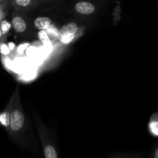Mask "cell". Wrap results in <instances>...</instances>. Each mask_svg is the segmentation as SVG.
<instances>
[{
  "mask_svg": "<svg viewBox=\"0 0 158 158\" xmlns=\"http://www.w3.org/2000/svg\"><path fill=\"white\" fill-rule=\"evenodd\" d=\"M7 106L9 110L10 117L9 131L12 134H17L23 129L25 124V116L20 103L18 87L12 94Z\"/></svg>",
  "mask_w": 158,
  "mask_h": 158,
  "instance_id": "6da1fadb",
  "label": "cell"
},
{
  "mask_svg": "<svg viewBox=\"0 0 158 158\" xmlns=\"http://www.w3.org/2000/svg\"><path fill=\"white\" fill-rule=\"evenodd\" d=\"M80 34V28L76 23H69L62 26L59 32L60 40L63 44L68 45L77 38Z\"/></svg>",
  "mask_w": 158,
  "mask_h": 158,
  "instance_id": "7a4b0ae2",
  "label": "cell"
},
{
  "mask_svg": "<svg viewBox=\"0 0 158 158\" xmlns=\"http://www.w3.org/2000/svg\"><path fill=\"white\" fill-rule=\"evenodd\" d=\"M15 10L19 12H27L40 4V0H10Z\"/></svg>",
  "mask_w": 158,
  "mask_h": 158,
  "instance_id": "3957f363",
  "label": "cell"
},
{
  "mask_svg": "<svg viewBox=\"0 0 158 158\" xmlns=\"http://www.w3.org/2000/svg\"><path fill=\"white\" fill-rule=\"evenodd\" d=\"M74 10L81 15H88L95 11V6L93 3L89 2L80 1L74 5Z\"/></svg>",
  "mask_w": 158,
  "mask_h": 158,
  "instance_id": "277c9868",
  "label": "cell"
},
{
  "mask_svg": "<svg viewBox=\"0 0 158 158\" xmlns=\"http://www.w3.org/2000/svg\"><path fill=\"white\" fill-rule=\"evenodd\" d=\"M12 29L16 32L17 33H23L27 29L26 20L23 16L19 14H14L12 15V21H11Z\"/></svg>",
  "mask_w": 158,
  "mask_h": 158,
  "instance_id": "5b68a950",
  "label": "cell"
},
{
  "mask_svg": "<svg viewBox=\"0 0 158 158\" xmlns=\"http://www.w3.org/2000/svg\"><path fill=\"white\" fill-rule=\"evenodd\" d=\"M51 19L46 16H39L33 21V25L36 29L39 30H46L51 25Z\"/></svg>",
  "mask_w": 158,
  "mask_h": 158,
  "instance_id": "8992f818",
  "label": "cell"
},
{
  "mask_svg": "<svg viewBox=\"0 0 158 158\" xmlns=\"http://www.w3.org/2000/svg\"><path fill=\"white\" fill-rule=\"evenodd\" d=\"M148 128L152 135L154 137H158V112L153 114L150 117Z\"/></svg>",
  "mask_w": 158,
  "mask_h": 158,
  "instance_id": "52a82bcc",
  "label": "cell"
},
{
  "mask_svg": "<svg viewBox=\"0 0 158 158\" xmlns=\"http://www.w3.org/2000/svg\"><path fill=\"white\" fill-rule=\"evenodd\" d=\"M0 123L9 131L10 125V117H9V110L8 106L2 113L0 114Z\"/></svg>",
  "mask_w": 158,
  "mask_h": 158,
  "instance_id": "ba28073f",
  "label": "cell"
},
{
  "mask_svg": "<svg viewBox=\"0 0 158 158\" xmlns=\"http://www.w3.org/2000/svg\"><path fill=\"white\" fill-rule=\"evenodd\" d=\"M38 37H39V40H40V42H41V43L46 46V47L51 49V47H52V43H51L50 40L49 38V35H48L47 32H46V30L39 31Z\"/></svg>",
  "mask_w": 158,
  "mask_h": 158,
  "instance_id": "9c48e42d",
  "label": "cell"
},
{
  "mask_svg": "<svg viewBox=\"0 0 158 158\" xmlns=\"http://www.w3.org/2000/svg\"><path fill=\"white\" fill-rule=\"evenodd\" d=\"M43 154L46 158H57V152L55 148L50 144H47L43 148Z\"/></svg>",
  "mask_w": 158,
  "mask_h": 158,
  "instance_id": "30bf717a",
  "label": "cell"
},
{
  "mask_svg": "<svg viewBox=\"0 0 158 158\" xmlns=\"http://www.w3.org/2000/svg\"><path fill=\"white\" fill-rule=\"evenodd\" d=\"M0 27H1L3 35H6L9 32V31L10 30L11 27H12V24L8 21H6V20H3L0 23Z\"/></svg>",
  "mask_w": 158,
  "mask_h": 158,
  "instance_id": "8fae6325",
  "label": "cell"
},
{
  "mask_svg": "<svg viewBox=\"0 0 158 158\" xmlns=\"http://www.w3.org/2000/svg\"><path fill=\"white\" fill-rule=\"evenodd\" d=\"M10 51L9 46L5 44L4 43H0V52H1V54L6 56L10 52Z\"/></svg>",
  "mask_w": 158,
  "mask_h": 158,
  "instance_id": "7c38bea8",
  "label": "cell"
},
{
  "mask_svg": "<svg viewBox=\"0 0 158 158\" xmlns=\"http://www.w3.org/2000/svg\"><path fill=\"white\" fill-rule=\"evenodd\" d=\"M153 157L154 158H158V147L156 149V151H154V154H153Z\"/></svg>",
  "mask_w": 158,
  "mask_h": 158,
  "instance_id": "4fadbf2b",
  "label": "cell"
},
{
  "mask_svg": "<svg viewBox=\"0 0 158 158\" xmlns=\"http://www.w3.org/2000/svg\"><path fill=\"white\" fill-rule=\"evenodd\" d=\"M3 33H2V29H1V27H0V40H1L2 38V36H3Z\"/></svg>",
  "mask_w": 158,
  "mask_h": 158,
  "instance_id": "5bb4252c",
  "label": "cell"
},
{
  "mask_svg": "<svg viewBox=\"0 0 158 158\" xmlns=\"http://www.w3.org/2000/svg\"><path fill=\"white\" fill-rule=\"evenodd\" d=\"M6 0H0V3L1 2H6Z\"/></svg>",
  "mask_w": 158,
  "mask_h": 158,
  "instance_id": "9a60e30c",
  "label": "cell"
},
{
  "mask_svg": "<svg viewBox=\"0 0 158 158\" xmlns=\"http://www.w3.org/2000/svg\"></svg>",
  "mask_w": 158,
  "mask_h": 158,
  "instance_id": "2e32d148",
  "label": "cell"
}]
</instances>
